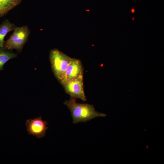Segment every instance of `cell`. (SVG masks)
Returning a JSON list of instances; mask_svg holds the SVG:
<instances>
[{"instance_id": "6da1fadb", "label": "cell", "mask_w": 164, "mask_h": 164, "mask_svg": "<svg viewBox=\"0 0 164 164\" xmlns=\"http://www.w3.org/2000/svg\"><path fill=\"white\" fill-rule=\"evenodd\" d=\"M76 99L70 97L69 100H66L64 103L70 111L73 124L85 122L96 117L106 116L105 114L96 111L92 105L77 103Z\"/></svg>"}, {"instance_id": "9c48e42d", "label": "cell", "mask_w": 164, "mask_h": 164, "mask_svg": "<svg viewBox=\"0 0 164 164\" xmlns=\"http://www.w3.org/2000/svg\"><path fill=\"white\" fill-rule=\"evenodd\" d=\"M3 47H0V71L4 69L5 63L9 60L16 57L18 54Z\"/></svg>"}, {"instance_id": "30bf717a", "label": "cell", "mask_w": 164, "mask_h": 164, "mask_svg": "<svg viewBox=\"0 0 164 164\" xmlns=\"http://www.w3.org/2000/svg\"><path fill=\"white\" fill-rule=\"evenodd\" d=\"M134 11H135L134 9H132V12H134Z\"/></svg>"}, {"instance_id": "5b68a950", "label": "cell", "mask_w": 164, "mask_h": 164, "mask_svg": "<svg viewBox=\"0 0 164 164\" xmlns=\"http://www.w3.org/2000/svg\"><path fill=\"white\" fill-rule=\"evenodd\" d=\"M48 122L42 120L40 116L33 119L26 120V125L29 134L32 135L40 139L44 137L48 127L46 126Z\"/></svg>"}, {"instance_id": "52a82bcc", "label": "cell", "mask_w": 164, "mask_h": 164, "mask_svg": "<svg viewBox=\"0 0 164 164\" xmlns=\"http://www.w3.org/2000/svg\"><path fill=\"white\" fill-rule=\"evenodd\" d=\"M22 0H0V18L19 5Z\"/></svg>"}, {"instance_id": "ba28073f", "label": "cell", "mask_w": 164, "mask_h": 164, "mask_svg": "<svg viewBox=\"0 0 164 164\" xmlns=\"http://www.w3.org/2000/svg\"><path fill=\"white\" fill-rule=\"evenodd\" d=\"M8 19H5L0 24V47H3L4 38L9 32L14 30L17 27Z\"/></svg>"}, {"instance_id": "3957f363", "label": "cell", "mask_w": 164, "mask_h": 164, "mask_svg": "<svg viewBox=\"0 0 164 164\" xmlns=\"http://www.w3.org/2000/svg\"><path fill=\"white\" fill-rule=\"evenodd\" d=\"M9 38L5 41L3 47L8 49L16 50L20 53L28 40L30 30L27 26L17 27Z\"/></svg>"}, {"instance_id": "277c9868", "label": "cell", "mask_w": 164, "mask_h": 164, "mask_svg": "<svg viewBox=\"0 0 164 164\" xmlns=\"http://www.w3.org/2000/svg\"><path fill=\"white\" fill-rule=\"evenodd\" d=\"M61 84L65 92L70 97L84 101L87 100L83 88V76L64 81Z\"/></svg>"}, {"instance_id": "7a4b0ae2", "label": "cell", "mask_w": 164, "mask_h": 164, "mask_svg": "<svg viewBox=\"0 0 164 164\" xmlns=\"http://www.w3.org/2000/svg\"><path fill=\"white\" fill-rule=\"evenodd\" d=\"M49 58L54 75L61 84L65 80L66 69L72 58L57 49L50 50Z\"/></svg>"}, {"instance_id": "8992f818", "label": "cell", "mask_w": 164, "mask_h": 164, "mask_svg": "<svg viewBox=\"0 0 164 164\" xmlns=\"http://www.w3.org/2000/svg\"><path fill=\"white\" fill-rule=\"evenodd\" d=\"M83 67L81 61L72 58L66 69L65 80L62 83L83 76Z\"/></svg>"}]
</instances>
